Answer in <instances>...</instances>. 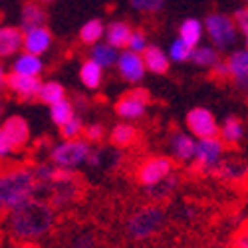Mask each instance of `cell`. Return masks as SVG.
<instances>
[{"label": "cell", "instance_id": "obj_8", "mask_svg": "<svg viewBox=\"0 0 248 248\" xmlns=\"http://www.w3.org/2000/svg\"><path fill=\"white\" fill-rule=\"evenodd\" d=\"M169 175H173V161H171V157H165V155L149 157L147 161H143L141 167L137 169V181L145 189L155 187V185L165 181Z\"/></svg>", "mask_w": 248, "mask_h": 248}, {"label": "cell", "instance_id": "obj_40", "mask_svg": "<svg viewBox=\"0 0 248 248\" xmlns=\"http://www.w3.org/2000/svg\"><path fill=\"white\" fill-rule=\"evenodd\" d=\"M232 248H248V229H246V231H242V232L234 238Z\"/></svg>", "mask_w": 248, "mask_h": 248}, {"label": "cell", "instance_id": "obj_30", "mask_svg": "<svg viewBox=\"0 0 248 248\" xmlns=\"http://www.w3.org/2000/svg\"><path fill=\"white\" fill-rule=\"evenodd\" d=\"M76 115V108H74V103L70 99H62L58 103H54V106H50V119L54 125L62 127L64 123H68L72 117Z\"/></svg>", "mask_w": 248, "mask_h": 248}, {"label": "cell", "instance_id": "obj_36", "mask_svg": "<svg viewBox=\"0 0 248 248\" xmlns=\"http://www.w3.org/2000/svg\"><path fill=\"white\" fill-rule=\"evenodd\" d=\"M103 137H106V127L101 123H90L84 129V139H88L90 143H99Z\"/></svg>", "mask_w": 248, "mask_h": 248}, {"label": "cell", "instance_id": "obj_43", "mask_svg": "<svg viewBox=\"0 0 248 248\" xmlns=\"http://www.w3.org/2000/svg\"><path fill=\"white\" fill-rule=\"evenodd\" d=\"M246 48H248V36H246Z\"/></svg>", "mask_w": 248, "mask_h": 248}, {"label": "cell", "instance_id": "obj_9", "mask_svg": "<svg viewBox=\"0 0 248 248\" xmlns=\"http://www.w3.org/2000/svg\"><path fill=\"white\" fill-rule=\"evenodd\" d=\"M149 93L145 90H131L115 103V113L123 121H137L147 113Z\"/></svg>", "mask_w": 248, "mask_h": 248}, {"label": "cell", "instance_id": "obj_24", "mask_svg": "<svg viewBox=\"0 0 248 248\" xmlns=\"http://www.w3.org/2000/svg\"><path fill=\"white\" fill-rule=\"evenodd\" d=\"M218 137L226 143V145H236V143H240L244 137V123L234 115H226L220 123Z\"/></svg>", "mask_w": 248, "mask_h": 248}, {"label": "cell", "instance_id": "obj_33", "mask_svg": "<svg viewBox=\"0 0 248 248\" xmlns=\"http://www.w3.org/2000/svg\"><path fill=\"white\" fill-rule=\"evenodd\" d=\"M84 129H86L84 119L76 113L68 123H64V125L60 127V133H62V137H64V139H78L81 133H84Z\"/></svg>", "mask_w": 248, "mask_h": 248}, {"label": "cell", "instance_id": "obj_5", "mask_svg": "<svg viewBox=\"0 0 248 248\" xmlns=\"http://www.w3.org/2000/svg\"><path fill=\"white\" fill-rule=\"evenodd\" d=\"M93 147L88 139H64L62 143L52 147L50 151V161L56 165V167L62 169H78L79 165H86L90 161Z\"/></svg>", "mask_w": 248, "mask_h": 248}, {"label": "cell", "instance_id": "obj_20", "mask_svg": "<svg viewBox=\"0 0 248 248\" xmlns=\"http://www.w3.org/2000/svg\"><path fill=\"white\" fill-rule=\"evenodd\" d=\"M36 26H46V10L42 2H26L20 10V28L26 32Z\"/></svg>", "mask_w": 248, "mask_h": 248}, {"label": "cell", "instance_id": "obj_37", "mask_svg": "<svg viewBox=\"0 0 248 248\" xmlns=\"http://www.w3.org/2000/svg\"><path fill=\"white\" fill-rule=\"evenodd\" d=\"M72 248H95V238L93 234H88V232H81L74 238L72 242Z\"/></svg>", "mask_w": 248, "mask_h": 248}, {"label": "cell", "instance_id": "obj_4", "mask_svg": "<svg viewBox=\"0 0 248 248\" xmlns=\"http://www.w3.org/2000/svg\"><path fill=\"white\" fill-rule=\"evenodd\" d=\"M204 30H206V38L211 40V44L218 48L220 52L234 50L240 28L236 24V20L231 18L229 14L211 12L204 18Z\"/></svg>", "mask_w": 248, "mask_h": 248}, {"label": "cell", "instance_id": "obj_31", "mask_svg": "<svg viewBox=\"0 0 248 248\" xmlns=\"http://www.w3.org/2000/svg\"><path fill=\"white\" fill-rule=\"evenodd\" d=\"M193 52H195V48L189 46V44L185 42L183 38H179V36L169 44V50H167L171 62H177V64H183V62H191Z\"/></svg>", "mask_w": 248, "mask_h": 248}, {"label": "cell", "instance_id": "obj_22", "mask_svg": "<svg viewBox=\"0 0 248 248\" xmlns=\"http://www.w3.org/2000/svg\"><path fill=\"white\" fill-rule=\"evenodd\" d=\"M206 36L204 22H201L199 18H185L179 26V38H183L189 46L197 48L202 44V38Z\"/></svg>", "mask_w": 248, "mask_h": 248}, {"label": "cell", "instance_id": "obj_13", "mask_svg": "<svg viewBox=\"0 0 248 248\" xmlns=\"http://www.w3.org/2000/svg\"><path fill=\"white\" fill-rule=\"evenodd\" d=\"M197 141L199 139L191 131H173L169 137V149H171L173 159H177L181 163L195 161Z\"/></svg>", "mask_w": 248, "mask_h": 248}, {"label": "cell", "instance_id": "obj_25", "mask_svg": "<svg viewBox=\"0 0 248 248\" xmlns=\"http://www.w3.org/2000/svg\"><path fill=\"white\" fill-rule=\"evenodd\" d=\"M79 79H81V84H84V88L93 92L103 81V68L99 64H95L92 58H88L84 64L79 66Z\"/></svg>", "mask_w": 248, "mask_h": 248}, {"label": "cell", "instance_id": "obj_34", "mask_svg": "<svg viewBox=\"0 0 248 248\" xmlns=\"http://www.w3.org/2000/svg\"><path fill=\"white\" fill-rule=\"evenodd\" d=\"M133 10H139L143 14H155L165 8V0H129Z\"/></svg>", "mask_w": 248, "mask_h": 248}, {"label": "cell", "instance_id": "obj_32", "mask_svg": "<svg viewBox=\"0 0 248 248\" xmlns=\"http://www.w3.org/2000/svg\"><path fill=\"white\" fill-rule=\"evenodd\" d=\"M177 185H179V177L173 173V175H169L165 181H161L159 185H155V187H151V189H147V191H149L151 197H155V199H163V197L171 195V193L177 189Z\"/></svg>", "mask_w": 248, "mask_h": 248}, {"label": "cell", "instance_id": "obj_1", "mask_svg": "<svg viewBox=\"0 0 248 248\" xmlns=\"http://www.w3.org/2000/svg\"><path fill=\"white\" fill-rule=\"evenodd\" d=\"M54 222H56L54 204L40 201L38 197L26 202L24 206H20V209L10 211V217H8L12 236L24 242L46 236L52 231Z\"/></svg>", "mask_w": 248, "mask_h": 248}, {"label": "cell", "instance_id": "obj_42", "mask_svg": "<svg viewBox=\"0 0 248 248\" xmlns=\"http://www.w3.org/2000/svg\"><path fill=\"white\" fill-rule=\"evenodd\" d=\"M38 2H42V4H52L54 0H38Z\"/></svg>", "mask_w": 248, "mask_h": 248}, {"label": "cell", "instance_id": "obj_28", "mask_svg": "<svg viewBox=\"0 0 248 248\" xmlns=\"http://www.w3.org/2000/svg\"><path fill=\"white\" fill-rule=\"evenodd\" d=\"M220 50L218 48H215L213 44L211 46H197L195 48V52H193V58H191V62L197 66V68H202V70H213L215 66H217V62L220 60Z\"/></svg>", "mask_w": 248, "mask_h": 248}, {"label": "cell", "instance_id": "obj_14", "mask_svg": "<svg viewBox=\"0 0 248 248\" xmlns=\"http://www.w3.org/2000/svg\"><path fill=\"white\" fill-rule=\"evenodd\" d=\"M54 42V36L46 26H36L24 32V52L44 56Z\"/></svg>", "mask_w": 248, "mask_h": 248}, {"label": "cell", "instance_id": "obj_44", "mask_svg": "<svg viewBox=\"0 0 248 248\" xmlns=\"http://www.w3.org/2000/svg\"><path fill=\"white\" fill-rule=\"evenodd\" d=\"M244 2H246V4H248V0H244Z\"/></svg>", "mask_w": 248, "mask_h": 248}, {"label": "cell", "instance_id": "obj_16", "mask_svg": "<svg viewBox=\"0 0 248 248\" xmlns=\"http://www.w3.org/2000/svg\"><path fill=\"white\" fill-rule=\"evenodd\" d=\"M213 175L224 183H238L248 177V165L238 159H222L213 171Z\"/></svg>", "mask_w": 248, "mask_h": 248}, {"label": "cell", "instance_id": "obj_26", "mask_svg": "<svg viewBox=\"0 0 248 248\" xmlns=\"http://www.w3.org/2000/svg\"><path fill=\"white\" fill-rule=\"evenodd\" d=\"M109 139L115 147H129L131 143L137 139V129L131 125V121H119L111 127Z\"/></svg>", "mask_w": 248, "mask_h": 248}, {"label": "cell", "instance_id": "obj_11", "mask_svg": "<svg viewBox=\"0 0 248 248\" xmlns=\"http://www.w3.org/2000/svg\"><path fill=\"white\" fill-rule=\"evenodd\" d=\"M115 68H117L119 76L125 81H129V84H139L147 74V66H145V60H143V54H137L129 48H125L119 54Z\"/></svg>", "mask_w": 248, "mask_h": 248}, {"label": "cell", "instance_id": "obj_27", "mask_svg": "<svg viewBox=\"0 0 248 248\" xmlns=\"http://www.w3.org/2000/svg\"><path fill=\"white\" fill-rule=\"evenodd\" d=\"M106 30H108V26L103 24L99 18H92L79 28V40L88 46H93V44L101 42V38H106Z\"/></svg>", "mask_w": 248, "mask_h": 248}, {"label": "cell", "instance_id": "obj_7", "mask_svg": "<svg viewBox=\"0 0 248 248\" xmlns=\"http://www.w3.org/2000/svg\"><path fill=\"white\" fill-rule=\"evenodd\" d=\"M224 145L226 143L218 135L199 139L197 141V153H195V165L201 171L213 173L217 169V165L222 161Z\"/></svg>", "mask_w": 248, "mask_h": 248}, {"label": "cell", "instance_id": "obj_38", "mask_svg": "<svg viewBox=\"0 0 248 248\" xmlns=\"http://www.w3.org/2000/svg\"><path fill=\"white\" fill-rule=\"evenodd\" d=\"M213 76L218 78V79L231 78V64H229V60H218L217 66L213 68Z\"/></svg>", "mask_w": 248, "mask_h": 248}, {"label": "cell", "instance_id": "obj_29", "mask_svg": "<svg viewBox=\"0 0 248 248\" xmlns=\"http://www.w3.org/2000/svg\"><path fill=\"white\" fill-rule=\"evenodd\" d=\"M66 97V90L64 86L60 84L56 79H48V81H42V88H40V93H38V101H42L44 106H54V103L62 101Z\"/></svg>", "mask_w": 248, "mask_h": 248}, {"label": "cell", "instance_id": "obj_12", "mask_svg": "<svg viewBox=\"0 0 248 248\" xmlns=\"http://www.w3.org/2000/svg\"><path fill=\"white\" fill-rule=\"evenodd\" d=\"M4 88H8V90H10L14 95H18L20 99L32 101V99H38L40 88H42V79L36 78V76H22V74L10 72V74L6 76Z\"/></svg>", "mask_w": 248, "mask_h": 248}, {"label": "cell", "instance_id": "obj_18", "mask_svg": "<svg viewBox=\"0 0 248 248\" xmlns=\"http://www.w3.org/2000/svg\"><path fill=\"white\" fill-rule=\"evenodd\" d=\"M10 72L22 74V76H36V78H40V74L44 72V62H42V56H38V54H30V52H24V50H22L18 56H14Z\"/></svg>", "mask_w": 248, "mask_h": 248}, {"label": "cell", "instance_id": "obj_19", "mask_svg": "<svg viewBox=\"0 0 248 248\" xmlns=\"http://www.w3.org/2000/svg\"><path fill=\"white\" fill-rule=\"evenodd\" d=\"M119 50L115 46H111L109 42H97L93 46H90V58L99 64L103 70H109L117 66V60H119Z\"/></svg>", "mask_w": 248, "mask_h": 248}, {"label": "cell", "instance_id": "obj_39", "mask_svg": "<svg viewBox=\"0 0 248 248\" xmlns=\"http://www.w3.org/2000/svg\"><path fill=\"white\" fill-rule=\"evenodd\" d=\"M234 20H236L240 32H242L244 36H248V6H246V8H238V10L234 12Z\"/></svg>", "mask_w": 248, "mask_h": 248}, {"label": "cell", "instance_id": "obj_6", "mask_svg": "<svg viewBox=\"0 0 248 248\" xmlns=\"http://www.w3.org/2000/svg\"><path fill=\"white\" fill-rule=\"evenodd\" d=\"M30 139V125L24 117L10 115L2 121L0 127V157L6 159L14 151L22 149Z\"/></svg>", "mask_w": 248, "mask_h": 248}, {"label": "cell", "instance_id": "obj_35", "mask_svg": "<svg viewBox=\"0 0 248 248\" xmlns=\"http://www.w3.org/2000/svg\"><path fill=\"white\" fill-rule=\"evenodd\" d=\"M129 50L137 52V54H143L147 48H149V42H147V36L143 30H133L131 38H129V44H127Z\"/></svg>", "mask_w": 248, "mask_h": 248}, {"label": "cell", "instance_id": "obj_23", "mask_svg": "<svg viewBox=\"0 0 248 248\" xmlns=\"http://www.w3.org/2000/svg\"><path fill=\"white\" fill-rule=\"evenodd\" d=\"M133 34V28L123 22V20H115V22L108 24L106 30V42H109L111 46H115L117 50H125L129 44V38Z\"/></svg>", "mask_w": 248, "mask_h": 248}, {"label": "cell", "instance_id": "obj_3", "mask_svg": "<svg viewBox=\"0 0 248 248\" xmlns=\"http://www.w3.org/2000/svg\"><path fill=\"white\" fill-rule=\"evenodd\" d=\"M163 224H165L163 209L159 204H147V206H141L139 211H135L127 218L125 231L133 240H147L163 229Z\"/></svg>", "mask_w": 248, "mask_h": 248}, {"label": "cell", "instance_id": "obj_21", "mask_svg": "<svg viewBox=\"0 0 248 248\" xmlns=\"http://www.w3.org/2000/svg\"><path fill=\"white\" fill-rule=\"evenodd\" d=\"M143 60H145L147 72H151V74H167L169 72V66H171L169 54L155 44H149V48L143 52Z\"/></svg>", "mask_w": 248, "mask_h": 248}, {"label": "cell", "instance_id": "obj_2", "mask_svg": "<svg viewBox=\"0 0 248 248\" xmlns=\"http://www.w3.org/2000/svg\"><path fill=\"white\" fill-rule=\"evenodd\" d=\"M40 193V185L30 167H14L0 179V204L4 211H16Z\"/></svg>", "mask_w": 248, "mask_h": 248}, {"label": "cell", "instance_id": "obj_41", "mask_svg": "<svg viewBox=\"0 0 248 248\" xmlns=\"http://www.w3.org/2000/svg\"><path fill=\"white\" fill-rule=\"evenodd\" d=\"M103 163V153L101 151H92V155H90V161H88V165H92V167H99V165Z\"/></svg>", "mask_w": 248, "mask_h": 248}, {"label": "cell", "instance_id": "obj_10", "mask_svg": "<svg viewBox=\"0 0 248 248\" xmlns=\"http://www.w3.org/2000/svg\"><path fill=\"white\" fill-rule=\"evenodd\" d=\"M185 123H187V129L197 137H213L218 135L220 125L217 123V117L213 115L211 109L206 108H193L187 111V117H185Z\"/></svg>", "mask_w": 248, "mask_h": 248}, {"label": "cell", "instance_id": "obj_17", "mask_svg": "<svg viewBox=\"0 0 248 248\" xmlns=\"http://www.w3.org/2000/svg\"><path fill=\"white\" fill-rule=\"evenodd\" d=\"M226 60L231 64V78L234 79V84L246 90L248 88V48L232 50Z\"/></svg>", "mask_w": 248, "mask_h": 248}, {"label": "cell", "instance_id": "obj_15", "mask_svg": "<svg viewBox=\"0 0 248 248\" xmlns=\"http://www.w3.org/2000/svg\"><path fill=\"white\" fill-rule=\"evenodd\" d=\"M24 50V30L20 26H2L0 28V56L12 58Z\"/></svg>", "mask_w": 248, "mask_h": 248}]
</instances>
